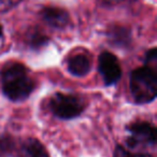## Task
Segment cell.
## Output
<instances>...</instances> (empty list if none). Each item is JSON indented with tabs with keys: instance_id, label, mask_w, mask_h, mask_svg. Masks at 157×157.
<instances>
[{
	"instance_id": "30bf717a",
	"label": "cell",
	"mask_w": 157,
	"mask_h": 157,
	"mask_svg": "<svg viewBox=\"0 0 157 157\" xmlns=\"http://www.w3.org/2000/svg\"><path fill=\"white\" fill-rule=\"evenodd\" d=\"M145 63L146 66L154 70H157V51L156 48H153V50L148 51L147 54L145 57Z\"/></svg>"
},
{
	"instance_id": "7a4b0ae2",
	"label": "cell",
	"mask_w": 157,
	"mask_h": 157,
	"mask_svg": "<svg viewBox=\"0 0 157 157\" xmlns=\"http://www.w3.org/2000/svg\"><path fill=\"white\" fill-rule=\"evenodd\" d=\"M130 92L138 103H147L157 94V70L144 66L133 70L130 74Z\"/></svg>"
},
{
	"instance_id": "8fae6325",
	"label": "cell",
	"mask_w": 157,
	"mask_h": 157,
	"mask_svg": "<svg viewBox=\"0 0 157 157\" xmlns=\"http://www.w3.org/2000/svg\"><path fill=\"white\" fill-rule=\"evenodd\" d=\"M20 2L21 0H0V13L9 11Z\"/></svg>"
},
{
	"instance_id": "277c9868",
	"label": "cell",
	"mask_w": 157,
	"mask_h": 157,
	"mask_svg": "<svg viewBox=\"0 0 157 157\" xmlns=\"http://www.w3.org/2000/svg\"><path fill=\"white\" fill-rule=\"evenodd\" d=\"M130 136L127 139V144L131 148L140 146L155 145L156 143V129L152 124L146 122H138L128 127Z\"/></svg>"
},
{
	"instance_id": "5b68a950",
	"label": "cell",
	"mask_w": 157,
	"mask_h": 157,
	"mask_svg": "<svg viewBox=\"0 0 157 157\" xmlns=\"http://www.w3.org/2000/svg\"><path fill=\"white\" fill-rule=\"evenodd\" d=\"M99 71L107 85H112L121 78L122 69L117 58L109 52H103L99 56Z\"/></svg>"
},
{
	"instance_id": "6da1fadb",
	"label": "cell",
	"mask_w": 157,
	"mask_h": 157,
	"mask_svg": "<svg viewBox=\"0 0 157 157\" xmlns=\"http://www.w3.org/2000/svg\"><path fill=\"white\" fill-rule=\"evenodd\" d=\"M1 82L5 95L13 101L25 100L35 88V82L25 66L18 63H12L3 68Z\"/></svg>"
},
{
	"instance_id": "ba28073f",
	"label": "cell",
	"mask_w": 157,
	"mask_h": 157,
	"mask_svg": "<svg viewBox=\"0 0 157 157\" xmlns=\"http://www.w3.org/2000/svg\"><path fill=\"white\" fill-rule=\"evenodd\" d=\"M18 157H50L42 143L36 139H27L22 144Z\"/></svg>"
},
{
	"instance_id": "7c38bea8",
	"label": "cell",
	"mask_w": 157,
	"mask_h": 157,
	"mask_svg": "<svg viewBox=\"0 0 157 157\" xmlns=\"http://www.w3.org/2000/svg\"><path fill=\"white\" fill-rule=\"evenodd\" d=\"M2 37V27L0 26V38Z\"/></svg>"
},
{
	"instance_id": "52a82bcc",
	"label": "cell",
	"mask_w": 157,
	"mask_h": 157,
	"mask_svg": "<svg viewBox=\"0 0 157 157\" xmlns=\"http://www.w3.org/2000/svg\"><path fill=\"white\" fill-rule=\"evenodd\" d=\"M42 17L50 26L55 28H63L69 23V14L60 8H44Z\"/></svg>"
},
{
	"instance_id": "9c48e42d",
	"label": "cell",
	"mask_w": 157,
	"mask_h": 157,
	"mask_svg": "<svg viewBox=\"0 0 157 157\" xmlns=\"http://www.w3.org/2000/svg\"><path fill=\"white\" fill-rule=\"evenodd\" d=\"M113 157H153L152 155L146 153H132L127 151L123 146H117L114 151Z\"/></svg>"
},
{
	"instance_id": "3957f363",
	"label": "cell",
	"mask_w": 157,
	"mask_h": 157,
	"mask_svg": "<svg viewBox=\"0 0 157 157\" xmlns=\"http://www.w3.org/2000/svg\"><path fill=\"white\" fill-rule=\"evenodd\" d=\"M50 108L55 116L63 120H70L83 112L85 103L78 96L57 93L51 99Z\"/></svg>"
},
{
	"instance_id": "8992f818",
	"label": "cell",
	"mask_w": 157,
	"mask_h": 157,
	"mask_svg": "<svg viewBox=\"0 0 157 157\" xmlns=\"http://www.w3.org/2000/svg\"><path fill=\"white\" fill-rule=\"evenodd\" d=\"M92 59L85 53H76L68 60V69L70 73L75 76H84L90 72Z\"/></svg>"
}]
</instances>
